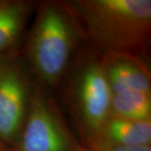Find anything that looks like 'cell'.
Segmentation results:
<instances>
[{"instance_id":"7a4b0ae2","label":"cell","mask_w":151,"mask_h":151,"mask_svg":"<svg viewBox=\"0 0 151 151\" xmlns=\"http://www.w3.org/2000/svg\"><path fill=\"white\" fill-rule=\"evenodd\" d=\"M26 43V57L44 85H59L81 36L65 1H45L36 9Z\"/></svg>"},{"instance_id":"9c48e42d","label":"cell","mask_w":151,"mask_h":151,"mask_svg":"<svg viewBox=\"0 0 151 151\" xmlns=\"http://www.w3.org/2000/svg\"><path fill=\"white\" fill-rule=\"evenodd\" d=\"M110 116L138 121L151 120V93L139 91L113 93Z\"/></svg>"},{"instance_id":"52a82bcc","label":"cell","mask_w":151,"mask_h":151,"mask_svg":"<svg viewBox=\"0 0 151 151\" xmlns=\"http://www.w3.org/2000/svg\"><path fill=\"white\" fill-rule=\"evenodd\" d=\"M151 120L138 121L110 116L92 145L96 149L110 146H150Z\"/></svg>"},{"instance_id":"ba28073f","label":"cell","mask_w":151,"mask_h":151,"mask_svg":"<svg viewBox=\"0 0 151 151\" xmlns=\"http://www.w3.org/2000/svg\"><path fill=\"white\" fill-rule=\"evenodd\" d=\"M35 6L27 0H0V54L19 39Z\"/></svg>"},{"instance_id":"5b68a950","label":"cell","mask_w":151,"mask_h":151,"mask_svg":"<svg viewBox=\"0 0 151 151\" xmlns=\"http://www.w3.org/2000/svg\"><path fill=\"white\" fill-rule=\"evenodd\" d=\"M30 85L15 61L0 63V141L10 149L21 132Z\"/></svg>"},{"instance_id":"277c9868","label":"cell","mask_w":151,"mask_h":151,"mask_svg":"<svg viewBox=\"0 0 151 151\" xmlns=\"http://www.w3.org/2000/svg\"><path fill=\"white\" fill-rule=\"evenodd\" d=\"M74 137L54 100L31 84L21 132L12 151H79Z\"/></svg>"},{"instance_id":"3957f363","label":"cell","mask_w":151,"mask_h":151,"mask_svg":"<svg viewBox=\"0 0 151 151\" xmlns=\"http://www.w3.org/2000/svg\"><path fill=\"white\" fill-rule=\"evenodd\" d=\"M71 65L64 85L63 99L80 137V145L91 146L110 117L112 92L103 54L84 50Z\"/></svg>"},{"instance_id":"8fae6325","label":"cell","mask_w":151,"mask_h":151,"mask_svg":"<svg viewBox=\"0 0 151 151\" xmlns=\"http://www.w3.org/2000/svg\"><path fill=\"white\" fill-rule=\"evenodd\" d=\"M0 151H12L9 148H4V149H0Z\"/></svg>"},{"instance_id":"30bf717a","label":"cell","mask_w":151,"mask_h":151,"mask_svg":"<svg viewBox=\"0 0 151 151\" xmlns=\"http://www.w3.org/2000/svg\"><path fill=\"white\" fill-rule=\"evenodd\" d=\"M79 151H151V146H110L91 149L80 145Z\"/></svg>"},{"instance_id":"7c38bea8","label":"cell","mask_w":151,"mask_h":151,"mask_svg":"<svg viewBox=\"0 0 151 151\" xmlns=\"http://www.w3.org/2000/svg\"><path fill=\"white\" fill-rule=\"evenodd\" d=\"M4 148H7V147H5V146L4 145L1 143V141H0V149H4Z\"/></svg>"},{"instance_id":"8992f818","label":"cell","mask_w":151,"mask_h":151,"mask_svg":"<svg viewBox=\"0 0 151 151\" xmlns=\"http://www.w3.org/2000/svg\"><path fill=\"white\" fill-rule=\"evenodd\" d=\"M103 56L112 94L124 91L151 93L150 72L144 58L124 55Z\"/></svg>"},{"instance_id":"6da1fadb","label":"cell","mask_w":151,"mask_h":151,"mask_svg":"<svg viewBox=\"0 0 151 151\" xmlns=\"http://www.w3.org/2000/svg\"><path fill=\"white\" fill-rule=\"evenodd\" d=\"M80 34L104 55L144 58L150 45V0L65 1Z\"/></svg>"}]
</instances>
